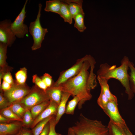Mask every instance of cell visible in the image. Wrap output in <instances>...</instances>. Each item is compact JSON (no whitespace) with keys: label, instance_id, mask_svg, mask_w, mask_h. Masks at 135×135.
Segmentation results:
<instances>
[{"label":"cell","instance_id":"cell-1","mask_svg":"<svg viewBox=\"0 0 135 135\" xmlns=\"http://www.w3.org/2000/svg\"><path fill=\"white\" fill-rule=\"evenodd\" d=\"M96 63L94 58L88 55L79 73L59 86L62 91L79 98L80 101L78 104L79 109L82 108V105L86 101L92 98L90 91L97 85L96 76L94 72Z\"/></svg>","mask_w":135,"mask_h":135},{"label":"cell","instance_id":"cell-2","mask_svg":"<svg viewBox=\"0 0 135 135\" xmlns=\"http://www.w3.org/2000/svg\"><path fill=\"white\" fill-rule=\"evenodd\" d=\"M128 58L124 56L121 61L120 65L118 67L116 65L112 66L106 63L101 64L97 72V77L104 78L108 80L111 78L117 79L120 82L125 88L128 100H131L134 96L129 83Z\"/></svg>","mask_w":135,"mask_h":135},{"label":"cell","instance_id":"cell-3","mask_svg":"<svg viewBox=\"0 0 135 135\" xmlns=\"http://www.w3.org/2000/svg\"><path fill=\"white\" fill-rule=\"evenodd\" d=\"M71 128L76 135H110L108 126L101 121L89 119L82 113Z\"/></svg>","mask_w":135,"mask_h":135},{"label":"cell","instance_id":"cell-4","mask_svg":"<svg viewBox=\"0 0 135 135\" xmlns=\"http://www.w3.org/2000/svg\"><path fill=\"white\" fill-rule=\"evenodd\" d=\"M42 7V4L39 3L36 18L34 21L30 23L29 26V31L34 41L31 47L32 50H38L41 47L45 36L48 32V29L42 28L40 22Z\"/></svg>","mask_w":135,"mask_h":135},{"label":"cell","instance_id":"cell-5","mask_svg":"<svg viewBox=\"0 0 135 135\" xmlns=\"http://www.w3.org/2000/svg\"><path fill=\"white\" fill-rule=\"evenodd\" d=\"M50 100L46 92L35 85L31 88L30 92L18 102L25 109L30 110L33 106Z\"/></svg>","mask_w":135,"mask_h":135},{"label":"cell","instance_id":"cell-6","mask_svg":"<svg viewBox=\"0 0 135 135\" xmlns=\"http://www.w3.org/2000/svg\"><path fill=\"white\" fill-rule=\"evenodd\" d=\"M31 88L26 84H20L15 80L14 84L9 90L2 93L11 104L20 102L30 92Z\"/></svg>","mask_w":135,"mask_h":135},{"label":"cell","instance_id":"cell-7","mask_svg":"<svg viewBox=\"0 0 135 135\" xmlns=\"http://www.w3.org/2000/svg\"><path fill=\"white\" fill-rule=\"evenodd\" d=\"M88 55L78 59L76 63L70 68L61 72L56 82L52 86L57 87L68 80L76 76L82 70L84 63L87 58Z\"/></svg>","mask_w":135,"mask_h":135},{"label":"cell","instance_id":"cell-8","mask_svg":"<svg viewBox=\"0 0 135 135\" xmlns=\"http://www.w3.org/2000/svg\"><path fill=\"white\" fill-rule=\"evenodd\" d=\"M28 0L26 1L20 12L11 25V29L16 37L23 38L28 32V28L24 23L26 17V8Z\"/></svg>","mask_w":135,"mask_h":135},{"label":"cell","instance_id":"cell-9","mask_svg":"<svg viewBox=\"0 0 135 135\" xmlns=\"http://www.w3.org/2000/svg\"><path fill=\"white\" fill-rule=\"evenodd\" d=\"M103 110L109 117L110 120L121 128L126 125L125 121L119 113L117 100H109L106 106Z\"/></svg>","mask_w":135,"mask_h":135},{"label":"cell","instance_id":"cell-10","mask_svg":"<svg viewBox=\"0 0 135 135\" xmlns=\"http://www.w3.org/2000/svg\"><path fill=\"white\" fill-rule=\"evenodd\" d=\"M12 22L6 19L0 22V42L10 47L16 39V36L11 28Z\"/></svg>","mask_w":135,"mask_h":135},{"label":"cell","instance_id":"cell-11","mask_svg":"<svg viewBox=\"0 0 135 135\" xmlns=\"http://www.w3.org/2000/svg\"><path fill=\"white\" fill-rule=\"evenodd\" d=\"M48 107L34 120L31 128H33L40 122L51 116H56L58 105L51 100Z\"/></svg>","mask_w":135,"mask_h":135},{"label":"cell","instance_id":"cell-12","mask_svg":"<svg viewBox=\"0 0 135 135\" xmlns=\"http://www.w3.org/2000/svg\"><path fill=\"white\" fill-rule=\"evenodd\" d=\"M22 122H0V135H15L22 128Z\"/></svg>","mask_w":135,"mask_h":135},{"label":"cell","instance_id":"cell-13","mask_svg":"<svg viewBox=\"0 0 135 135\" xmlns=\"http://www.w3.org/2000/svg\"><path fill=\"white\" fill-rule=\"evenodd\" d=\"M7 44L0 42V71L4 73L12 71L13 68L9 66L6 62Z\"/></svg>","mask_w":135,"mask_h":135},{"label":"cell","instance_id":"cell-14","mask_svg":"<svg viewBox=\"0 0 135 135\" xmlns=\"http://www.w3.org/2000/svg\"><path fill=\"white\" fill-rule=\"evenodd\" d=\"M68 4L70 12L73 19L78 14L84 13L82 8L83 1L82 0H62Z\"/></svg>","mask_w":135,"mask_h":135},{"label":"cell","instance_id":"cell-15","mask_svg":"<svg viewBox=\"0 0 135 135\" xmlns=\"http://www.w3.org/2000/svg\"><path fill=\"white\" fill-rule=\"evenodd\" d=\"M71 95V94L68 93L62 92L61 100L58 106L57 113L55 116V122L56 124L59 122L62 115L65 113L66 103Z\"/></svg>","mask_w":135,"mask_h":135},{"label":"cell","instance_id":"cell-16","mask_svg":"<svg viewBox=\"0 0 135 135\" xmlns=\"http://www.w3.org/2000/svg\"><path fill=\"white\" fill-rule=\"evenodd\" d=\"M62 92L60 86H52L48 88L46 92L50 100H52L59 105L61 98Z\"/></svg>","mask_w":135,"mask_h":135},{"label":"cell","instance_id":"cell-17","mask_svg":"<svg viewBox=\"0 0 135 135\" xmlns=\"http://www.w3.org/2000/svg\"><path fill=\"white\" fill-rule=\"evenodd\" d=\"M102 90L106 96L110 100H117L116 97L110 92L108 83V80L104 78L97 77Z\"/></svg>","mask_w":135,"mask_h":135},{"label":"cell","instance_id":"cell-18","mask_svg":"<svg viewBox=\"0 0 135 135\" xmlns=\"http://www.w3.org/2000/svg\"><path fill=\"white\" fill-rule=\"evenodd\" d=\"M62 4V1L59 0L46 1L44 10L46 12H51L59 14Z\"/></svg>","mask_w":135,"mask_h":135},{"label":"cell","instance_id":"cell-19","mask_svg":"<svg viewBox=\"0 0 135 135\" xmlns=\"http://www.w3.org/2000/svg\"><path fill=\"white\" fill-rule=\"evenodd\" d=\"M62 2V4L59 15L64 19L65 22L72 24L73 18L69 10L68 4Z\"/></svg>","mask_w":135,"mask_h":135},{"label":"cell","instance_id":"cell-20","mask_svg":"<svg viewBox=\"0 0 135 135\" xmlns=\"http://www.w3.org/2000/svg\"><path fill=\"white\" fill-rule=\"evenodd\" d=\"M50 100L42 102L31 108L30 111L34 120L48 106L50 103Z\"/></svg>","mask_w":135,"mask_h":135},{"label":"cell","instance_id":"cell-21","mask_svg":"<svg viewBox=\"0 0 135 135\" xmlns=\"http://www.w3.org/2000/svg\"><path fill=\"white\" fill-rule=\"evenodd\" d=\"M8 107L16 116L22 120L26 109L20 102H16L12 103Z\"/></svg>","mask_w":135,"mask_h":135},{"label":"cell","instance_id":"cell-22","mask_svg":"<svg viewBox=\"0 0 135 135\" xmlns=\"http://www.w3.org/2000/svg\"><path fill=\"white\" fill-rule=\"evenodd\" d=\"M84 13H80L76 16L73 18L74 20V27L80 32H83L86 27L84 22Z\"/></svg>","mask_w":135,"mask_h":135},{"label":"cell","instance_id":"cell-23","mask_svg":"<svg viewBox=\"0 0 135 135\" xmlns=\"http://www.w3.org/2000/svg\"><path fill=\"white\" fill-rule=\"evenodd\" d=\"M0 114L11 121L22 122V120L16 116L9 107L0 110Z\"/></svg>","mask_w":135,"mask_h":135},{"label":"cell","instance_id":"cell-24","mask_svg":"<svg viewBox=\"0 0 135 135\" xmlns=\"http://www.w3.org/2000/svg\"><path fill=\"white\" fill-rule=\"evenodd\" d=\"M16 81L20 84H26V81L27 78V69L25 67L20 68L15 74Z\"/></svg>","mask_w":135,"mask_h":135},{"label":"cell","instance_id":"cell-25","mask_svg":"<svg viewBox=\"0 0 135 135\" xmlns=\"http://www.w3.org/2000/svg\"><path fill=\"white\" fill-rule=\"evenodd\" d=\"M108 127L110 135H126L122 128L110 120Z\"/></svg>","mask_w":135,"mask_h":135},{"label":"cell","instance_id":"cell-26","mask_svg":"<svg viewBox=\"0 0 135 135\" xmlns=\"http://www.w3.org/2000/svg\"><path fill=\"white\" fill-rule=\"evenodd\" d=\"M80 101L78 97L74 96L73 98L68 102L66 108L65 113L68 114H73L75 108Z\"/></svg>","mask_w":135,"mask_h":135},{"label":"cell","instance_id":"cell-27","mask_svg":"<svg viewBox=\"0 0 135 135\" xmlns=\"http://www.w3.org/2000/svg\"><path fill=\"white\" fill-rule=\"evenodd\" d=\"M53 116L49 117L39 122L32 130V135H40L45 125Z\"/></svg>","mask_w":135,"mask_h":135},{"label":"cell","instance_id":"cell-28","mask_svg":"<svg viewBox=\"0 0 135 135\" xmlns=\"http://www.w3.org/2000/svg\"><path fill=\"white\" fill-rule=\"evenodd\" d=\"M34 120L30 110L26 109L22 122V126L26 128H31Z\"/></svg>","mask_w":135,"mask_h":135},{"label":"cell","instance_id":"cell-29","mask_svg":"<svg viewBox=\"0 0 135 135\" xmlns=\"http://www.w3.org/2000/svg\"><path fill=\"white\" fill-rule=\"evenodd\" d=\"M128 66L130 71L129 78L130 86L132 90L135 94V67L134 64L130 61Z\"/></svg>","mask_w":135,"mask_h":135},{"label":"cell","instance_id":"cell-30","mask_svg":"<svg viewBox=\"0 0 135 135\" xmlns=\"http://www.w3.org/2000/svg\"><path fill=\"white\" fill-rule=\"evenodd\" d=\"M32 82L35 85L46 92L48 88L44 82L37 74L34 75L32 76Z\"/></svg>","mask_w":135,"mask_h":135},{"label":"cell","instance_id":"cell-31","mask_svg":"<svg viewBox=\"0 0 135 135\" xmlns=\"http://www.w3.org/2000/svg\"><path fill=\"white\" fill-rule=\"evenodd\" d=\"M109 100L103 92L101 90L100 96L97 100L98 105L102 109H104Z\"/></svg>","mask_w":135,"mask_h":135},{"label":"cell","instance_id":"cell-32","mask_svg":"<svg viewBox=\"0 0 135 135\" xmlns=\"http://www.w3.org/2000/svg\"><path fill=\"white\" fill-rule=\"evenodd\" d=\"M40 78L44 82L48 88L51 87L53 86L54 82L52 77L49 74L45 73Z\"/></svg>","mask_w":135,"mask_h":135},{"label":"cell","instance_id":"cell-33","mask_svg":"<svg viewBox=\"0 0 135 135\" xmlns=\"http://www.w3.org/2000/svg\"><path fill=\"white\" fill-rule=\"evenodd\" d=\"M55 116H54L49 122L50 129L48 135H62L60 134L57 133L56 131L55 128L56 124L55 122Z\"/></svg>","mask_w":135,"mask_h":135},{"label":"cell","instance_id":"cell-34","mask_svg":"<svg viewBox=\"0 0 135 135\" xmlns=\"http://www.w3.org/2000/svg\"><path fill=\"white\" fill-rule=\"evenodd\" d=\"M8 101L4 96L2 93L0 94V110L8 107L11 104Z\"/></svg>","mask_w":135,"mask_h":135},{"label":"cell","instance_id":"cell-35","mask_svg":"<svg viewBox=\"0 0 135 135\" xmlns=\"http://www.w3.org/2000/svg\"><path fill=\"white\" fill-rule=\"evenodd\" d=\"M2 79L3 80L5 81L12 85L14 83L15 80H14L12 77L10 72H8L4 74Z\"/></svg>","mask_w":135,"mask_h":135},{"label":"cell","instance_id":"cell-36","mask_svg":"<svg viewBox=\"0 0 135 135\" xmlns=\"http://www.w3.org/2000/svg\"><path fill=\"white\" fill-rule=\"evenodd\" d=\"M12 85L7 82L3 80L0 86V90L1 92L7 91L9 90L12 87Z\"/></svg>","mask_w":135,"mask_h":135},{"label":"cell","instance_id":"cell-37","mask_svg":"<svg viewBox=\"0 0 135 135\" xmlns=\"http://www.w3.org/2000/svg\"><path fill=\"white\" fill-rule=\"evenodd\" d=\"M32 130L26 128H22L20 130L16 135H32Z\"/></svg>","mask_w":135,"mask_h":135},{"label":"cell","instance_id":"cell-38","mask_svg":"<svg viewBox=\"0 0 135 135\" xmlns=\"http://www.w3.org/2000/svg\"><path fill=\"white\" fill-rule=\"evenodd\" d=\"M50 129L49 122L45 126L42 131L40 135H48Z\"/></svg>","mask_w":135,"mask_h":135},{"label":"cell","instance_id":"cell-39","mask_svg":"<svg viewBox=\"0 0 135 135\" xmlns=\"http://www.w3.org/2000/svg\"><path fill=\"white\" fill-rule=\"evenodd\" d=\"M122 128L123 129L126 135H133L126 124Z\"/></svg>","mask_w":135,"mask_h":135},{"label":"cell","instance_id":"cell-40","mask_svg":"<svg viewBox=\"0 0 135 135\" xmlns=\"http://www.w3.org/2000/svg\"><path fill=\"white\" fill-rule=\"evenodd\" d=\"M10 121L1 114H0V122L9 123Z\"/></svg>","mask_w":135,"mask_h":135},{"label":"cell","instance_id":"cell-41","mask_svg":"<svg viewBox=\"0 0 135 135\" xmlns=\"http://www.w3.org/2000/svg\"><path fill=\"white\" fill-rule=\"evenodd\" d=\"M66 135H76L71 127L68 128Z\"/></svg>","mask_w":135,"mask_h":135},{"label":"cell","instance_id":"cell-42","mask_svg":"<svg viewBox=\"0 0 135 135\" xmlns=\"http://www.w3.org/2000/svg\"></svg>","mask_w":135,"mask_h":135}]
</instances>
